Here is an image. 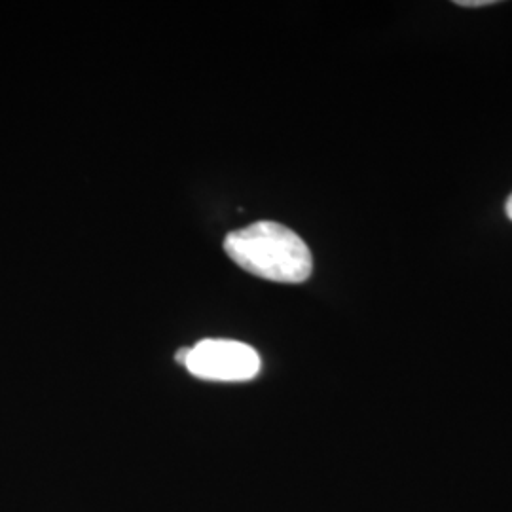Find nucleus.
I'll list each match as a JSON object with an SVG mask.
<instances>
[{"mask_svg": "<svg viewBox=\"0 0 512 512\" xmlns=\"http://www.w3.org/2000/svg\"><path fill=\"white\" fill-rule=\"evenodd\" d=\"M228 256L245 272L274 283H304L313 272L310 247L291 228L260 220L230 232L224 241Z\"/></svg>", "mask_w": 512, "mask_h": 512, "instance_id": "1", "label": "nucleus"}, {"mask_svg": "<svg viewBox=\"0 0 512 512\" xmlns=\"http://www.w3.org/2000/svg\"><path fill=\"white\" fill-rule=\"evenodd\" d=\"M186 368L190 374L211 382H247L260 370L255 349L236 340H202L190 349Z\"/></svg>", "mask_w": 512, "mask_h": 512, "instance_id": "2", "label": "nucleus"}, {"mask_svg": "<svg viewBox=\"0 0 512 512\" xmlns=\"http://www.w3.org/2000/svg\"><path fill=\"white\" fill-rule=\"evenodd\" d=\"M456 4L463 6V8H478V6L495 4V0H456Z\"/></svg>", "mask_w": 512, "mask_h": 512, "instance_id": "3", "label": "nucleus"}, {"mask_svg": "<svg viewBox=\"0 0 512 512\" xmlns=\"http://www.w3.org/2000/svg\"><path fill=\"white\" fill-rule=\"evenodd\" d=\"M188 353H190V348H184L175 355V359H177V363H181V365L186 366V359H188Z\"/></svg>", "mask_w": 512, "mask_h": 512, "instance_id": "4", "label": "nucleus"}, {"mask_svg": "<svg viewBox=\"0 0 512 512\" xmlns=\"http://www.w3.org/2000/svg\"><path fill=\"white\" fill-rule=\"evenodd\" d=\"M505 211H507V217L512 220V194L509 196V200H507V205H505Z\"/></svg>", "mask_w": 512, "mask_h": 512, "instance_id": "5", "label": "nucleus"}]
</instances>
